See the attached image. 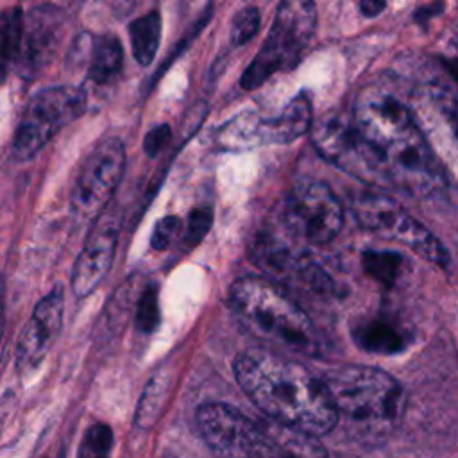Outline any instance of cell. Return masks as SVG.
Returning <instances> with one entry per match:
<instances>
[{"mask_svg": "<svg viewBox=\"0 0 458 458\" xmlns=\"http://www.w3.org/2000/svg\"><path fill=\"white\" fill-rule=\"evenodd\" d=\"M233 370L247 397L270 419L311 435L336 429L338 417L322 377L276 352L245 351Z\"/></svg>", "mask_w": 458, "mask_h": 458, "instance_id": "cell-1", "label": "cell"}, {"mask_svg": "<svg viewBox=\"0 0 458 458\" xmlns=\"http://www.w3.org/2000/svg\"><path fill=\"white\" fill-rule=\"evenodd\" d=\"M197 424L215 458H327L317 435L277 422L250 419L225 403H206Z\"/></svg>", "mask_w": 458, "mask_h": 458, "instance_id": "cell-2", "label": "cell"}, {"mask_svg": "<svg viewBox=\"0 0 458 458\" xmlns=\"http://www.w3.org/2000/svg\"><path fill=\"white\" fill-rule=\"evenodd\" d=\"M338 417L336 428L361 444L385 440L401 422L404 390L388 372L369 365H342L322 376Z\"/></svg>", "mask_w": 458, "mask_h": 458, "instance_id": "cell-3", "label": "cell"}, {"mask_svg": "<svg viewBox=\"0 0 458 458\" xmlns=\"http://www.w3.org/2000/svg\"><path fill=\"white\" fill-rule=\"evenodd\" d=\"M229 301L240 322L274 347L311 354L317 349L308 313L274 281L240 277L229 288Z\"/></svg>", "mask_w": 458, "mask_h": 458, "instance_id": "cell-4", "label": "cell"}, {"mask_svg": "<svg viewBox=\"0 0 458 458\" xmlns=\"http://www.w3.org/2000/svg\"><path fill=\"white\" fill-rule=\"evenodd\" d=\"M315 29V0H281L268 36L240 79L242 88L256 89L272 75L292 70L308 50Z\"/></svg>", "mask_w": 458, "mask_h": 458, "instance_id": "cell-5", "label": "cell"}, {"mask_svg": "<svg viewBox=\"0 0 458 458\" xmlns=\"http://www.w3.org/2000/svg\"><path fill=\"white\" fill-rule=\"evenodd\" d=\"M88 106L79 86H50L38 91L27 104L13 138V159H32L64 125L77 120Z\"/></svg>", "mask_w": 458, "mask_h": 458, "instance_id": "cell-6", "label": "cell"}, {"mask_svg": "<svg viewBox=\"0 0 458 458\" xmlns=\"http://www.w3.org/2000/svg\"><path fill=\"white\" fill-rule=\"evenodd\" d=\"M317 152L345 174L385 188V175L372 145L360 134L352 114L326 113L313 123L311 132Z\"/></svg>", "mask_w": 458, "mask_h": 458, "instance_id": "cell-7", "label": "cell"}, {"mask_svg": "<svg viewBox=\"0 0 458 458\" xmlns=\"http://www.w3.org/2000/svg\"><path fill=\"white\" fill-rule=\"evenodd\" d=\"M408 106L445 182L458 188V97L438 86H424Z\"/></svg>", "mask_w": 458, "mask_h": 458, "instance_id": "cell-8", "label": "cell"}, {"mask_svg": "<svg viewBox=\"0 0 458 458\" xmlns=\"http://www.w3.org/2000/svg\"><path fill=\"white\" fill-rule=\"evenodd\" d=\"M352 211L363 229L381 238L397 242L431 263H447V250L437 240V236L390 197L365 193L354 200Z\"/></svg>", "mask_w": 458, "mask_h": 458, "instance_id": "cell-9", "label": "cell"}, {"mask_svg": "<svg viewBox=\"0 0 458 458\" xmlns=\"http://www.w3.org/2000/svg\"><path fill=\"white\" fill-rule=\"evenodd\" d=\"M290 234L310 245L333 242L344 225V208L333 190L318 181L295 184L281 208Z\"/></svg>", "mask_w": 458, "mask_h": 458, "instance_id": "cell-10", "label": "cell"}, {"mask_svg": "<svg viewBox=\"0 0 458 458\" xmlns=\"http://www.w3.org/2000/svg\"><path fill=\"white\" fill-rule=\"evenodd\" d=\"M125 170V148L122 140L107 138L86 157L75 186L70 208L75 222L95 224L113 199Z\"/></svg>", "mask_w": 458, "mask_h": 458, "instance_id": "cell-11", "label": "cell"}, {"mask_svg": "<svg viewBox=\"0 0 458 458\" xmlns=\"http://www.w3.org/2000/svg\"><path fill=\"white\" fill-rule=\"evenodd\" d=\"M313 123V109L306 93L295 95L276 116L261 118L240 114L220 131V145L225 148H245L254 145H283L302 136Z\"/></svg>", "mask_w": 458, "mask_h": 458, "instance_id": "cell-12", "label": "cell"}, {"mask_svg": "<svg viewBox=\"0 0 458 458\" xmlns=\"http://www.w3.org/2000/svg\"><path fill=\"white\" fill-rule=\"evenodd\" d=\"M66 30V14L55 5H39L25 16L21 52L16 61L23 77H36L54 59Z\"/></svg>", "mask_w": 458, "mask_h": 458, "instance_id": "cell-13", "label": "cell"}, {"mask_svg": "<svg viewBox=\"0 0 458 458\" xmlns=\"http://www.w3.org/2000/svg\"><path fill=\"white\" fill-rule=\"evenodd\" d=\"M118 233L120 222L109 213H104L91 225L72 272V290L77 297L89 295L111 270Z\"/></svg>", "mask_w": 458, "mask_h": 458, "instance_id": "cell-14", "label": "cell"}, {"mask_svg": "<svg viewBox=\"0 0 458 458\" xmlns=\"http://www.w3.org/2000/svg\"><path fill=\"white\" fill-rule=\"evenodd\" d=\"M63 310L64 302L61 288H54L36 304L16 342V369L20 374L32 372L45 360L61 331Z\"/></svg>", "mask_w": 458, "mask_h": 458, "instance_id": "cell-15", "label": "cell"}, {"mask_svg": "<svg viewBox=\"0 0 458 458\" xmlns=\"http://www.w3.org/2000/svg\"><path fill=\"white\" fill-rule=\"evenodd\" d=\"M123 66V48L118 38L100 36L91 50L88 79L98 86L113 82Z\"/></svg>", "mask_w": 458, "mask_h": 458, "instance_id": "cell-16", "label": "cell"}, {"mask_svg": "<svg viewBox=\"0 0 458 458\" xmlns=\"http://www.w3.org/2000/svg\"><path fill=\"white\" fill-rule=\"evenodd\" d=\"M352 338L361 349L377 354H394L406 345L403 333L386 320H369L360 324L352 331Z\"/></svg>", "mask_w": 458, "mask_h": 458, "instance_id": "cell-17", "label": "cell"}, {"mask_svg": "<svg viewBox=\"0 0 458 458\" xmlns=\"http://www.w3.org/2000/svg\"><path fill=\"white\" fill-rule=\"evenodd\" d=\"M129 38L132 47V55L141 66H148L161 39V14L159 11H150L129 23Z\"/></svg>", "mask_w": 458, "mask_h": 458, "instance_id": "cell-18", "label": "cell"}, {"mask_svg": "<svg viewBox=\"0 0 458 458\" xmlns=\"http://www.w3.org/2000/svg\"><path fill=\"white\" fill-rule=\"evenodd\" d=\"M23 27H25V16L21 9L13 7L7 9L2 16V59H4V72L13 63L16 64L20 52H21V41H23Z\"/></svg>", "mask_w": 458, "mask_h": 458, "instance_id": "cell-19", "label": "cell"}, {"mask_svg": "<svg viewBox=\"0 0 458 458\" xmlns=\"http://www.w3.org/2000/svg\"><path fill=\"white\" fill-rule=\"evenodd\" d=\"M113 429L104 422L89 426L79 444L77 458H109L113 449Z\"/></svg>", "mask_w": 458, "mask_h": 458, "instance_id": "cell-20", "label": "cell"}, {"mask_svg": "<svg viewBox=\"0 0 458 458\" xmlns=\"http://www.w3.org/2000/svg\"><path fill=\"white\" fill-rule=\"evenodd\" d=\"M166 397V381L163 379H150V383L147 385L141 401L138 404V411H136V424L140 428H148L156 422L157 419V410H161L163 403Z\"/></svg>", "mask_w": 458, "mask_h": 458, "instance_id": "cell-21", "label": "cell"}, {"mask_svg": "<svg viewBox=\"0 0 458 458\" xmlns=\"http://www.w3.org/2000/svg\"><path fill=\"white\" fill-rule=\"evenodd\" d=\"M365 270L383 284H392L401 270V256L395 252L369 250L363 254Z\"/></svg>", "mask_w": 458, "mask_h": 458, "instance_id": "cell-22", "label": "cell"}, {"mask_svg": "<svg viewBox=\"0 0 458 458\" xmlns=\"http://www.w3.org/2000/svg\"><path fill=\"white\" fill-rule=\"evenodd\" d=\"M259 29V11L258 7L242 9L231 25V43L240 47L250 41Z\"/></svg>", "mask_w": 458, "mask_h": 458, "instance_id": "cell-23", "label": "cell"}, {"mask_svg": "<svg viewBox=\"0 0 458 458\" xmlns=\"http://www.w3.org/2000/svg\"><path fill=\"white\" fill-rule=\"evenodd\" d=\"M159 322V308H157V293L150 286L143 292L138 310H136V326L143 333H152Z\"/></svg>", "mask_w": 458, "mask_h": 458, "instance_id": "cell-24", "label": "cell"}, {"mask_svg": "<svg viewBox=\"0 0 458 458\" xmlns=\"http://www.w3.org/2000/svg\"><path fill=\"white\" fill-rule=\"evenodd\" d=\"M182 229V224L177 216H163L161 220H157V224L154 225L152 236H150V245L154 250H165L170 247V243L175 240V236H179Z\"/></svg>", "mask_w": 458, "mask_h": 458, "instance_id": "cell-25", "label": "cell"}, {"mask_svg": "<svg viewBox=\"0 0 458 458\" xmlns=\"http://www.w3.org/2000/svg\"><path fill=\"white\" fill-rule=\"evenodd\" d=\"M213 222V211L211 208H197L190 213L188 216V225H186V243L195 245L199 243L204 234L209 231Z\"/></svg>", "mask_w": 458, "mask_h": 458, "instance_id": "cell-26", "label": "cell"}, {"mask_svg": "<svg viewBox=\"0 0 458 458\" xmlns=\"http://www.w3.org/2000/svg\"><path fill=\"white\" fill-rule=\"evenodd\" d=\"M170 136H172V131H170V127L166 123L150 129L145 134V138H143V150H145V154L148 157H154L168 143Z\"/></svg>", "mask_w": 458, "mask_h": 458, "instance_id": "cell-27", "label": "cell"}, {"mask_svg": "<svg viewBox=\"0 0 458 458\" xmlns=\"http://www.w3.org/2000/svg\"><path fill=\"white\" fill-rule=\"evenodd\" d=\"M360 11L363 16H377L383 13V9L386 7V0H358Z\"/></svg>", "mask_w": 458, "mask_h": 458, "instance_id": "cell-28", "label": "cell"}]
</instances>
